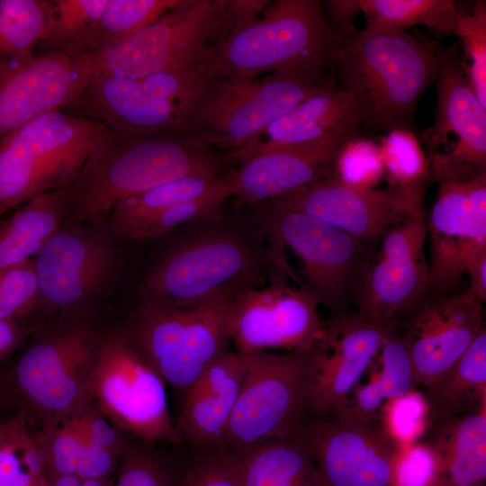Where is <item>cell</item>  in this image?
<instances>
[{
    "mask_svg": "<svg viewBox=\"0 0 486 486\" xmlns=\"http://www.w3.org/2000/svg\"><path fill=\"white\" fill-rule=\"evenodd\" d=\"M316 346L242 353L245 372L224 442L218 451L239 455L304 428L312 418Z\"/></svg>",
    "mask_w": 486,
    "mask_h": 486,
    "instance_id": "obj_7",
    "label": "cell"
},
{
    "mask_svg": "<svg viewBox=\"0 0 486 486\" xmlns=\"http://www.w3.org/2000/svg\"><path fill=\"white\" fill-rule=\"evenodd\" d=\"M88 80L78 58L62 50L0 58V140L39 115L70 106Z\"/></svg>",
    "mask_w": 486,
    "mask_h": 486,
    "instance_id": "obj_22",
    "label": "cell"
},
{
    "mask_svg": "<svg viewBox=\"0 0 486 486\" xmlns=\"http://www.w3.org/2000/svg\"><path fill=\"white\" fill-rule=\"evenodd\" d=\"M385 176L379 145L359 137L348 140L337 156L334 177L361 189H373Z\"/></svg>",
    "mask_w": 486,
    "mask_h": 486,
    "instance_id": "obj_42",
    "label": "cell"
},
{
    "mask_svg": "<svg viewBox=\"0 0 486 486\" xmlns=\"http://www.w3.org/2000/svg\"><path fill=\"white\" fill-rule=\"evenodd\" d=\"M18 408L20 403L13 388L7 372L0 373V413Z\"/></svg>",
    "mask_w": 486,
    "mask_h": 486,
    "instance_id": "obj_53",
    "label": "cell"
},
{
    "mask_svg": "<svg viewBox=\"0 0 486 486\" xmlns=\"http://www.w3.org/2000/svg\"><path fill=\"white\" fill-rule=\"evenodd\" d=\"M248 214H225L190 224L147 272L140 300L195 303L218 292L232 299L276 279H295L284 255Z\"/></svg>",
    "mask_w": 486,
    "mask_h": 486,
    "instance_id": "obj_1",
    "label": "cell"
},
{
    "mask_svg": "<svg viewBox=\"0 0 486 486\" xmlns=\"http://www.w3.org/2000/svg\"><path fill=\"white\" fill-rule=\"evenodd\" d=\"M244 372L243 354L230 350L201 374L181 400L175 424L179 442L204 452L220 449Z\"/></svg>",
    "mask_w": 486,
    "mask_h": 486,
    "instance_id": "obj_25",
    "label": "cell"
},
{
    "mask_svg": "<svg viewBox=\"0 0 486 486\" xmlns=\"http://www.w3.org/2000/svg\"><path fill=\"white\" fill-rule=\"evenodd\" d=\"M182 0H108L85 36L65 52L81 55L120 42L147 27Z\"/></svg>",
    "mask_w": 486,
    "mask_h": 486,
    "instance_id": "obj_33",
    "label": "cell"
},
{
    "mask_svg": "<svg viewBox=\"0 0 486 486\" xmlns=\"http://www.w3.org/2000/svg\"><path fill=\"white\" fill-rule=\"evenodd\" d=\"M108 0H53L54 25L43 42L48 51H66L78 42L100 16Z\"/></svg>",
    "mask_w": 486,
    "mask_h": 486,
    "instance_id": "obj_43",
    "label": "cell"
},
{
    "mask_svg": "<svg viewBox=\"0 0 486 486\" xmlns=\"http://www.w3.org/2000/svg\"><path fill=\"white\" fill-rule=\"evenodd\" d=\"M338 13L346 23L364 14L367 30L405 32L424 25L436 37L457 36L464 14L453 0H339Z\"/></svg>",
    "mask_w": 486,
    "mask_h": 486,
    "instance_id": "obj_30",
    "label": "cell"
},
{
    "mask_svg": "<svg viewBox=\"0 0 486 486\" xmlns=\"http://www.w3.org/2000/svg\"><path fill=\"white\" fill-rule=\"evenodd\" d=\"M270 245L301 259L305 285L333 316L348 311L360 292L368 264L365 242L304 212L270 202L246 206Z\"/></svg>",
    "mask_w": 486,
    "mask_h": 486,
    "instance_id": "obj_10",
    "label": "cell"
},
{
    "mask_svg": "<svg viewBox=\"0 0 486 486\" xmlns=\"http://www.w3.org/2000/svg\"><path fill=\"white\" fill-rule=\"evenodd\" d=\"M334 65L356 104L360 127L372 132L413 131L419 98L436 80V46L406 32L339 29Z\"/></svg>",
    "mask_w": 486,
    "mask_h": 486,
    "instance_id": "obj_3",
    "label": "cell"
},
{
    "mask_svg": "<svg viewBox=\"0 0 486 486\" xmlns=\"http://www.w3.org/2000/svg\"><path fill=\"white\" fill-rule=\"evenodd\" d=\"M228 455L234 464L239 486H325L306 441L304 428L298 434L266 442L242 454Z\"/></svg>",
    "mask_w": 486,
    "mask_h": 486,
    "instance_id": "obj_28",
    "label": "cell"
},
{
    "mask_svg": "<svg viewBox=\"0 0 486 486\" xmlns=\"http://www.w3.org/2000/svg\"><path fill=\"white\" fill-rule=\"evenodd\" d=\"M0 486H50L28 419L20 410L0 422Z\"/></svg>",
    "mask_w": 486,
    "mask_h": 486,
    "instance_id": "obj_36",
    "label": "cell"
},
{
    "mask_svg": "<svg viewBox=\"0 0 486 486\" xmlns=\"http://www.w3.org/2000/svg\"><path fill=\"white\" fill-rule=\"evenodd\" d=\"M358 135L331 134L295 145L274 148L226 172L237 208L274 201L334 176L344 144Z\"/></svg>",
    "mask_w": 486,
    "mask_h": 486,
    "instance_id": "obj_21",
    "label": "cell"
},
{
    "mask_svg": "<svg viewBox=\"0 0 486 486\" xmlns=\"http://www.w3.org/2000/svg\"><path fill=\"white\" fill-rule=\"evenodd\" d=\"M122 456L86 439L76 476L81 481L109 479Z\"/></svg>",
    "mask_w": 486,
    "mask_h": 486,
    "instance_id": "obj_50",
    "label": "cell"
},
{
    "mask_svg": "<svg viewBox=\"0 0 486 486\" xmlns=\"http://www.w3.org/2000/svg\"><path fill=\"white\" fill-rule=\"evenodd\" d=\"M418 439L428 444L436 455V486H485L486 407L447 419L428 420Z\"/></svg>",
    "mask_w": 486,
    "mask_h": 486,
    "instance_id": "obj_27",
    "label": "cell"
},
{
    "mask_svg": "<svg viewBox=\"0 0 486 486\" xmlns=\"http://www.w3.org/2000/svg\"><path fill=\"white\" fill-rule=\"evenodd\" d=\"M426 238L424 209L383 234L356 299L358 314L380 324L397 325L426 296L430 291Z\"/></svg>",
    "mask_w": 486,
    "mask_h": 486,
    "instance_id": "obj_17",
    "label": "cell"
},
{
    "mask_svg": "<svg viewBox=\"0 0 486 486\" xmlns=\"http://www.w3.org/2000/svg\"><path fill=\"white\" fill-rule=\"evenodd\" d=\"M226 173V172H225ZM222 175L188 176L118 202L104 220L116 238L147 218L177 203L209 194L226 184Z\"/></svg>",
    "mask_w": 486,
    "mask_h": 486,
    "instance_id": "obj_32",
    "label": "cell"
},
{
    "mask_svg": "<svg viewBox=\"0 0 486 486\" xmlns=\"http://www.w3.org/2000/svg\"><path fill=\"white\" fill-rule=\"evenodd\" d=\"M423 390L428 420L447 419L486 407L485 326L464 355Z\"/></svg>",
    "mask_w": 486,
    "mask_h": 486,
    "instance_id": "obj_29",
    "label": "cell"
},
{
    "mask_svg": "<svg viewBox=\"0 0 486 486\" xmlns=\"http://www.w3.org/2000/svg\"><path fill=\"white\" fill-rule=\"evenodd\" d=\"M39 284L34 258L0 271V320H18L37 310Z\"/></svg>",
    "mask_w": 486,
    "mask_h": 486,
    "instance_id": "obj_44",
    "label": "cell"
},
{
    "mask_svg": "<svg viewBox=\"0 0 486 486\" xmlns=\"http://www.w3.org/2000/svg\"><path fill=\"white\" fill-rule=\"evenodd\" d=\"M53 0H0V58L24 59L50 34Z\"/></svg>",
    "mask_w": 486,
    "mask_h": 486,
    "instance_id": "obj_35",
    "label": "cell"
},
{
    "mask_svg": "<svg viewBox=\"0 0 486 486\" xmlns=\"http://www.w3.org/2000/svg\"><path fill=\"white\" fill-rule=\"evenodd\" d=\"M359 127V115L352 97L332 83L225 157L230 165L237 166L274 148L310 142L331 134L356 133Z\"/></svg>",
    "mask_w": 486,
    "mask_h": 486,
    "instance_id": "obj_26",
    "label": "cell"
},
{
    "mask_svg": "<svg viewBox=\"0 0 486 486\" xmlns=\"http://www.w3.org/2000/svg\"><path fill=\"white\" fill-rule=\"evenodd\" d=\"M231 299L218 292L192 304L140 300L116 330L182 400L201 374L230 351Z\"/></svg>",
    "mask_w": 486,
    "mask_h": 486,
    "instance_id": "obj_6",
    "label": "cell"
},
{
    "mask_svg": "<svg viewBox=\"0 0 486 486\" xmlns=\"http://www.w3.org/2000/svg\"><path fill=\"white\" fill-rule=\"evenodd\" d=\"M230 166L223 154L184 133L105 126L78 173L64 187L63 225L104 220L124 199L188 176L222 175Z\"/></svg>",
    "mask_w": 486,
    "mask_h": 486,
    "instance_id": "obj_2",
    "label": "cell"
},
{
    "mask_svg": "<svg viewBox=\"0 0 486 486\" xmlns=\"http://www.w3.org/2000/svg\"><path fill=\"white\" fill-rule=\"evenodd\" d=\"M222 0H182L129 38L76 55L89 78L112 75L141 78L197 66L206 49L220 40Z\"/></svg>",
    "mask_w": 486,
    "mask_h": 486,
    "instance_id": "obj_11",
    "label": "cell"
},
{
    "mask_svg": "<svg viewBox=\"0 0 486 486\" xmlns=\"http://www.w3.org/2000/svg\"><path fill=\"white\" fill-rule=\"evenodd\" d=\"M7 371L27 419L41 426L76 417L93 403L90 378L104 334L86 309L60 312L40 325Z\"/></svg>",
    "mask_w": 486,
    "mask_h": 486,
    "instance_id": "obj_5",
    "label": "cell"
},
{
    "mask_svg": "<svg viewBox=\"0 0 486 486\" xmlns=\"http://www.w3.org/2000/svg\"><path fill=\"white\" fill-rule=\"evenodd\" d=\"M270 2L268 0H222L220 40L255 22Z\"/></svg>",
    "mask_w": 486,
    "mask_h": 486,
    "instance_id": "obj_49",
    "label": "cell"
},
{
    "mask_svg": "<svg viewBox=\"0 0 486 486\" xmlns=\"http://www.w3.org/2000/svg\"><path fill=\"white\" fill-rule=\"evenodd\" d=\"M338 45L320 1L276 0L251 24L208 47L198 67L207 85L283 71L321 72L334 64Z\"/></svg>",
    "mask_w": 486,
    "mask_h": 486,
    "instance_id": "obj_4",
    "label": "cell"
},
{
    "mask_svg": "<svg viewBox=\"0 0 486 486\" xmlns=\"http://www.w3.org/2000/svg\"><path fill=\"white\" fill-rule=\"evenodd\" d=\"M114 486H180V459L156 445L130 439Z\"/></svg>",
    "mask_w": 486,
    "mask_h": 486,
    "instance_id": "obj_37",
    "label": "cell"
},
{
    "mask_svg": "<svg viewBox=\"0 0 486 486\" xmlns=\"http://www.w3.org/2000/svg\"><path fill=\"white\" fill-rule=\"evenodd\" d=\"M426 222L430 291L448 293L465 274L468 262L486 252V175L440 183Z\"/></svg>",
    "mask_w": 486,
    "mask_h": 486,
    "instance_id": "obj_20",
    "label": "cell"
},
{
    "mask_svg": "<svg viewBox=\"0 0 486 486\" xmlns=\"http://www.w3.org/2000/svg\"><path fill=\"white\" fill-rule=\"evenodd\" d=\"M304 434L325 486H394L401 445L381 411L366 414L345 407L330 418H310Z\"/></svg>",
    "mask_w": 486,
    "mask_h": 486,
    "instance_id": "obj_15",
    "label": "cell"
},
{
    "mask_svg": "<svg viewBox=\"0 0 486 486\" xmlns=\"http://www.w3.org/2000/svg\"><path fill=\"white\" fill-rule=\"evenodd\" d=\"M439 466L432 447L416 441L401 446L394 466V486H436Z\"/></svg>",
    "mask_w": 486,
    "mask_h": 486,
    "instance_id": "obj_47",
    "label": "cell"
},
{
    "mask_svg": "<svg viewBox=\"0 0 486 486\" xmlns=\"http://www.w3.org/2000/svg\"><path fill=\"white\" fill-rule=\"evenodd\" d=\"M180 486H239L231 458L220 451L196 450L180 459Z\"/></svg>",
    "mask_w": 486,
    "mask_h": 486,
    "instance_id": "obj_45",
    "label": "cell"
},
{
    "mask_svg": "<svg viewBox=\"0 0 486 486\" xmlns=\"http://www.w3.org/2000/svg\"><path fill=\"white\" fill-rule=\"evenodd\" d=\"M378 355L380 374L357 390L346 407L366 414L380 412L383 402L418 390L412 362L399 324L389 330Z\"/></svg>",
    "mask_w": 486,
    "mask_h": 486,
    "instance_id": "obj_34",
    "label": "cell"
},
{
    "mask_svg": "<svg viewBox=\"0 0 486 486\" xmlns=\"http://www.w3.org/2000/svg\"><path fill=\"white\" fill-rule=\"evenodd\" d=\"M393 326L374 322L349 311L332 316L325 322L316 346V371L310 396L312 417L330 418L347 405L356 385Z\"/></svg>",
    "mask_w": 486,
    "mask_h": 486,
    "instance_id": "obj_23",
    "label": "cell"
},
{
    "mask_svg": "<svg viewBox=\"0 0 486 486\" xmlns=\"http://www.w3.org/2000/svg\"><path fill=\"white\" fill-rule=\"evenodd\" d=\"M63 111L121 130L180 132L184 111L147 90L138 78L91 76L76 100Z\"/></svg>",
    "mask_w": 486,
    "mask_h": 486,
    "instance_id": "obj_24",
    "label": "cell"
},
{
    "mask_svg": "<svg viewBox=\"0 0 486 486\" xmlns=\"http://www.w3.org/2000/svg\"><path fill=\"white\" fill-rule=\"evenodd\" d=\"M229 197H231V189L226 177V184L220 189L168 207L135 224L121 238L144 239L167 235L180 226L220 214Z\"/></svg>",
    "mask_w": 486,
    "mask_h": 486,
    "instance_id": "obj_39",
    "label": "cell"
},
{
    "mask_svg": "<svg viewBox=\"0 0 486 486\" xmlns=\"http://www.w3.org/2000/svg\"><path fill=\"white\" fill-rule=\"evenodd\" d=\"M76 418L86 440L122 456L130 439L99 410L94 402Z\"/></svg>",
    "mask_w": 486,
    "mask_h": 486,
    "instance_id": "obj_48",
    "label": "cell"
},
{
    "mask_svg": "<svg viewBox=\"0 0 486 486\" xmlns=\"http://www.w3.org/2000/svg\"><path fill=\"white\" fill-rule=\"evenodd\" d=\"M284 277L248 289L231 299L226 330L238 352L294 351L315 347L325 322L318 299L305 286H292Z\"/></svg>",
    "mask_w": 486,
    "mask_h": 486,
    "instance_id": "obj_16",
    "label": "cell"
},
{
    "mask_svg": "<svg viewBox=\"0 0 486 486\" xmlns=\"http://www.w3.org/2000/svg\"><path fill=\"white\" fill-rule=\"evenodd\" d=\"M378 145L389 186L425 185L430 176L428 160L412 130L393 129L380 137Z\"/></svg>",
    "mask_w": 486,
    "mask_h": 486,
    "instance_id": "obj_38",
    "label": "cell"
},
{
    "mask_svg": "<svg viewBox=\"0 0 486 486\" xmlns=\"http://www.w3.org/2000/svg\"><path fill=\"white\" fill-rule=\"evenodd\" d=\"M482 303L468 289L429 291L399 323L418 389L446 372L471 346L485 326Z\"/></svg>",
    "mask_w": 486,
    "mask_h": 486,
    "instance_id": "obj_18",
    "label": "cell"
},
{
    "mask_svg": "<svg viewBox=\"0 0 486 486\" xmlns=\"http://www.w3.org/2000/svg\"><path fill=\"white\" fill-rule=\"evenodd\" d=\"M457 37L464 48L461 65L467 81L486 109V3L476 1L460 18Z\"/></svg>",
    "mask_w": 486,
    "mask_h": 486,
    "instance_id": "obj_41",
    "label": "cell"
},
{
    "mask_svg": "<svg viewBox=\"0 0 486 486\" xmlns=\"http://www.w3.org/2000/svg\"><path fill=\"white\" fill-rule=\"evenodd\" d=\"M381 412L389 432L401 446L416 441L427 426V405L418 390L387 401Z\"/></svg>",
    "mask_w": 486,
    "mask_h": 486,
    "instance_id": "obj_46",
    "label": "cell"
},
{
    "mask_svg": "<svg viewBox=\"0 0 486 486\" xmlns=\"http://www.w3.org/2000/svg\"><path fill=\"white\" fill-rule=\"evenodd\" d=\"M437 104L434 124L421 135L429 175L438 184L486 175V109L473 94L455 52L436 46Z\"/></svg>",
    "mask_w": 486,
    "mask_h": 486,
    "instance_id": "obj_14",
    "label": "cell"
},
{
    "mask_svg": "<svg viewBox=\"0 0 486 486\" xmlns=\"http://www.w3.org/2000/svg\"><path fill=\"white\" fill-rule=\"evenodd\" d=\"M424 186L361 189L332 176L270 202L304 212L368 241L423 210Z\"/></svg>",
    "mask_w": 486,
    "mask_h": 486,
    "instance_id": "obj_19",
    "label": "cell"
},
{
    "mask_svg": "<svg viewBox=\"0 0 486 486\" xmlns=\"http://www.w3.org/2000/svg\"><path fill=\"white\" fill-rule=\"evenodd\" d=\"M64 187L40 194L0 223V271L32 259L62 227Z\"/></svg>",
    "mask_w": 486,
    "mask_h": 486,
    "instance_id": "obj_31",
    "label": "cell"
},
{
    "mask_svg": "<svg viewBox=\"0 0 486 486\" xmlns=\"http://www.w3.org/2000/svg\"><path fill=\"white\" fill-rule=\"evenodd\" d=\"M37 328L14 319L0 320V361L16 350Z\"/></svg>",
    "mask_w": 486,
    "mask_h": 486,
    "instance_id": "obj_51",
    "label": "cell"
},
{
    "mask_svg": "<svg viewBox=\"0 0 486 486\" xmlns=\"http://www.w3.org/2000/svg\"><path fill=\"white\" fill-rule=\"evenodd\" d=\"M465 274L470 279L468 290L484 302L486 301V252L473 256L468 262Z\"/></svg>",
    "mask_w": 486,
    "mask_h": 486,
    "instance_id": "obj_52",
    "label": "cell"
},
{
    "mask_svg": "<svg viewBox=\"0 0 486 486\" xmlns=\"http://www.w3.org/2000/svg\"><path fill=\"white\" fill-rule=\"evenodd\" d=\"M332 83L324 71H283L254 79L212 81L185 110L184 134L229 155Z\"/></svg>",
    "mask_w": 486,
    "mask_h": 486,
    "instance_id": "obj_8",
    "label": "cell"
},
{
    "mask_svg": "<svg viewBox=\"0 0 486 486\" xmlns=\"http://www.w3.org/2000/svg\"><path fill=\"white\" fill-rule=\"evenodd\" d=\"M114 237L105 220L63 225L34 257L37 309H86L104 294L121 271Z\"/></svg>",
    "mask_w": 486,
    "mask_h": 486,
    "instance_id": "obj_13",
    "label": "cell"
},
{
    "mask_svg": "<svg viewBox=\"0 0 486 486\" xmlns=\"http://www.w3.org/2000/svg\"><path fill=\"white\" fill-rule=\"evenodd\" d=\"M33 436L50 483L60 476H76L86 443L76 417L58 424L41 426Z\"/></svg>",
    "mask_w": 486,
    "mask_h": 486,
    "instance_id": "obj_40",
    "label": "cell"
},
{
    "mask_svg": "<svg viewBox=\"0 0 486 486\" xmlns=\"http://www.w3.org/2000/svg\"><path fill=\"white\" fill-rule=\"evenodd\" d=\"M89 389L99 410L124 434L153 445L179 443L165 382L116 329L104 334Z\"/></svg>",
    "mask_w": 486,
    "mask_h": 486,
    "instance_id": "obj_12",
    "label": "cell"
},
{
    "mask_svg": "<svg viewBox=\"0 0 486 486\" xmlns=\"http://www.w3.org/2000/svg\"><path fill=\"white\" fill-rule=\"evenodd\" d=\"M101 122L53 110L0 140V216L76 176L97 138Z\"/></svg>",
    "mask_w": 486,
    "mask_h": 486,
    "instance_id": "obj_9",
    "label": "cell"
},
{
    "mask_svg": "<svg viewBox=\"0 0 486 486\" xmlns=\"http://www.w3.org/2000/svg\"><path fill=\"white\" fill-rule=\"evenodd\" d=\"M82 481L74 475L60 476L53 480L50 486H81Z\"/></svg>",
    "mask_w": 486,
    "mask_h": 486,
    "instance_id": "obj_54",
    "label": "cell"
}]
</instances>
